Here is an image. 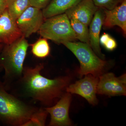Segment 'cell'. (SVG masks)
Returning <instances> with one entry per match:
<instances>
[{"instance_id": "cell-1", "label": "cell", "mask_w": 126, "mask_h": 126, "mask_svg": "<svg viewBox=\"0 0 126 126\" xmlns=\"http://www.w3.org/2000/svg\"><path fill=\"white\" fill-rule=\"evenodd\" d=\"M44 68L43 63L34 67H24L19 79L25 95L44 106L50 107L65 93L71 78L65 76L53 79L47 78L41 74Z\"/></svg>"}, {"instance_id": "cell-2", "label": "cell", "mask_w": 126, "mask_h": 126, "mask_svg": "<svg viewBox=\"0 0 126 126\" xmlns=\"http://www.w3.org/2000/svg\"><path fill=\"white\" fill-rule=\"evenodd\" d=\"M38 109L10 94L0 82V122L10 126H23Z\"/></svg>"}, {"instance_id": "cell-3", "label": "cell", "mask_w": 126, "mask_h": 126, "mask_svg": "<svg viewBox=\"0 0 126 126\" xmlns=\"http://www.w3.org/2000/svg\"><path fill=\"white\" fill-rule=\"evenodd\" d=\"M29 46L23 36L11 44L4 45L0 54V67L5 71V83L20 79L22 77Z\"/></svg>"}, {"instance_id": "cell-4", "label": "cell", "mask_w": 126, "mask_h": 126, "mask_svg": "<svg viewBox=\"0 0 126 126\" xmlns=\"http://www.w3.org/2000/svg\"><path fill=\"white\" fill-rule=\"evenodd\" d=\"M63 44L74 54L80 63L79 74L81 77L89 74L99 77L105 73L108 63L98 57L88 44L66 41Z\"/></svg>"}, {"instance_id": "cell-5", "label": "cell", "mask_w": 126, "mask_h": 126, "mask_svg": "<svg viewBox=\"0 0 126 126\" xmlns=\"http://www.w3.org/2000/svg\"><path fill=\"white\" fill-rule=\"evenodd\" d=\"M38 32L43 38L57 44L77 39L65 13L46 18Z\"/></svg>"}, {"instance_id": "cell-6", "label": "cell", "mask_w": 126, "mask_h": 126, "mask_svg": "<svg viewBox=\"0 0 126 126\" xmlns=\"http://www.w3.org/2000/svg\"><path fill=\"white\" fill-rule=\"evenodd\" d=\"M45 18L41 9L30 6L18 18L16 23L25 38L38 31Z\"/></svg>"}, {"instance_id": "cell-7", "label": "cell", "mask_w": 126, "mask_h": 126, "mask_svg": "<svg viewBox=\"0 0 126 126\" xmlns=\"http://www.w3.org/2000/svg\"><path fill=\"white\" fill-rule=\"evenodd\" d=\"M99 77L89 74L75 83L69 84L66 88V92L79 94L93 106L96 105L98 101L96 97L97 88Z\"/></svg>"}, {"instance_id": "cell-8", "label": "cell", "mask_w": 126, "mask_h": 126, "mask_svg": "<svg viewBox=\"0 0 126 126\" xmlns=\"http://www.w3.org/2000/svg\"><path fill=\"white\" fill-rule=\"evenodd\" d=\"M97 94L109 96H126V74L118 77L112 73L102 75L99 77Z\"/></svg>"}, {"instance_id": "cell-9", "label": "cell", "mask_w": 126, "mask_h": 126, "mask_svg": "<svg viewBox=\"0 0 126 126\" xmlns=\"http://www.w3.org/2000/svg\"><path fill=\"white\" fill-rule=\"evenodd\" d=\"M72 101L70 93H64L54 106L45 109L50 116L49 126H69L72 125L69 112Z\"/></svg>"}, {"instance_id": "cell-10", "label": "cell", "mask_w": 126, "mask_h": 126, "mask_svg": "<svg viewBox=\"0 0 126 126\" xmlns=\"http://www.w3.org/2000/svg\"><path fill=\"white\" fill-rule=\"evenodd\" d=\"M23 36L7 9L0 15V44H9Z\"/></svg>"}, {"instance_id": "cell-11", "label": "cell", "mask_w": 126, "mask_h": 126, "mask_svg": "<svg viewBox=\"0 0 126 126\" xmlns=\"http://www.w3.org/2000/svg\"><path fill=\"white\" fill-rule=\"evenodd\" d=\"M98 8L93 0H82L65 13L69 19H75L89 26Z\"/></svg>"}, {"instance_id": "cell-12", "label": "cell", "mask_w": 126, "mask_h": 126, "mask_svg": "<svg viewBox=\"0 0 126 126\" xmlns=\"http://www.w3.org/2000/svg\"><path fill=\"white\" fill-rule=\"evenodd\" d=\"M105 14L103 9L98 7L89 25V44L90 47L98 57L105 60V55L102 53L99 38L103 25Z\"/></svg>"}, {"instance_id": "cell-13", "label": "cell", "mask_w": 126, "mask_h": 126, "mask_svg": "<svg viewBox=\"0 0 126 126\" xmlns=\"http://www.w3.org/2000/svg\"><path fill=\"white\" fill-rule=\"evenodd\" d=\"M105 16L103 26L108 29L115 26L120 27L126 33V0H123L111 10L104 9Z\"/></svg>"}, {"instance_id": "cell-14", "label": "cell", "mask_w": 126, "mask_h": 126, "mask_svg": "<svg viewBox=\"0 0 126 126\" xmlns=\"http://www.w3.org/2000/svg\"><path fill=\"white\" fill-rule=\"evenodd\" d=\"M82 0H51L47 6L43 9L44 18L65 13Z\"/></svg>"}, {"instance_id": "cell-15", "label": "cell", "mask_w": 126, "mask_h": 126, "mask_svg": "<svg viewBox=\"0 0 126 126\" xmlns=\"http://www.w3.org/2000/svg\"><path fill=\"white\" fill-rule=\"evenodd\" d=\"M31 6L29 0H8L6 9L12 19L16 21L20 16Z\"/></svg>"}, {"instance_id": "cell-16", "label": "cell", "mask_w": 126, "mask_h": 126, "mask_svg": "<svg viewBox=\"0 0 126 126\" xmlns=\"http://www.w3.org/2000/svg\"><path fill=\"white\" fill-rule=\"evenodd\" d=\"M69 20L71 27L77 39L90 45L88 26L75 19H70Z\"/></svg>"}, {"instance_id": "cell-17", "label": "cell", "mask_w": 126, "mask_h": 126, "mask_svg": "<svg viewBox=\"0 0 126 126\" xmlns=\"http://www.w3.org/2000/svg\"><path fill=\"white\" fill-rule=\"evenodd\" d=\"M31 46L32 53L36 58H44L49 55L50 48L46 39L40 38Z\"/></svg>"}, {"instance_id": "cell-18", "label": "cell", "mask_w": 126, "mask_h": 126, "mask_svg": "<svg viewBox=\"0 0 126 126\" xmlns=\"http://www.w3.org/2000/svg\"><path fill=\"white\" fill-rule=\"evenodd\" d=\"M48 114L45 108L38 109L23 126H45Z\"/></svg>"}, {"instance_id": "cell-19", "label": "cell", "mask_w": 126, "mask_h": 126, "mask_svg": "<svg viewBox=\"0 0 126 126\" xmlns=\"http://www.w3.org/2000/svg\"><path fill=\"white\" fill-rule=\"evenodd\" d=\"M93 1L97 7L110 10L118 5L123 0H93Z\"/></svg>"}, {"instance_id": "cell-20", "label": "cell", "mask_w": 126, "mask_h": 126, "mask_svg": "<svg viewBox=\"0 0 126 126\" xmlns=\"http://www.w3.org/2000/svg\"><path fill=\"white\" fill-rule=\"evenodd\" d=\"M32 6L40 9L45 8L51 0H29Z\"/></svg>"}, {"instance_id": "cell-21", "label": "cell", "mask_w": 126, "mask_h": 126, "mask_svg": "<svg viewBox=\"0 0 126 126\" xmlns=\"http://www.w3.org/2000/svg\"><path fill=\"white\" fill-rule=\"evenodd\" d=\"M104 46L108 50L112 51L116 48L117 44L115 40L110 36Z\"/></svg>"}, {"instance_id": "cell-22", "label": "cell", "mask_w": 126, "mask_h": 126, "mask_svg": "<svg viewBox=\"0 0 126 126\" xmlns=\"http://www.w3.org/2000/svg\"><path fill=\"white\" fill-rule=\"evenodd\" d=\"M110 37V35L109 34L104 33L99 38V43L102 45L104 46Z\"/></svg>"}, {"instance_id": "cell-23", "label": "cell", "mask_w": 126, "mask_h": 126, "mask_svg": "<svg viewBox=\"0 0 126 126\" xmlns=\"http://www.w3.org/2000/svg\"><path fill=\"white\" fill-rule=\"evenodd\" d=\"M8 1V0H0V15L6 10Z\"/></svg>"}, {"instance_id": "cell-24", "label": "cell", "mask_w": 126, "mask_h": 126, "mask_svg": "<svg viewBox=\"0 0 126 126\" xmlns=\"http://www.w3.org/2000/svg\"><path fill=\"white\" fill-rule=\"evenodd\" d=\"M4 45L3 44H0V54L1 52V50H2V48H3ZM0 69H1L0 67Z\"/></svg>"}]
</instances>
